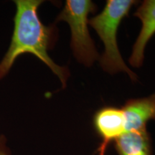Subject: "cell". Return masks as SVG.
I'll list each match as a JSON object with an SVG mask.
<instances>
[{"instance_id":"6da1fadb","label":"cell","mask_w":155,"mask_h":155,"mask_svg":"<svg viewBox=\"0 0 155 155\" xmlns=\"http://www.w3.org/2000/svg\"><path fill=\"white\" fill-rule=\"evenodd\" d=\"M14 28L9 48L0 61V81L10 72L15 61L24 54H31L45 64L66 86L70 73L66 67L56 64L48 51L57 40V29L54 25H44L38 15L42 0H15Z\"/></svg>"},{"instance_id":"8992f818","label":"cell","mask_w":155,"mask_h":155,"mask_svg":"<svg viewBox=\"0 0 155 155\" xmlns=\"http://www.w3.org/2000/svg\"><path fill=\"white\" fill-rule=\"evenodd\" d=\"M121 108L126 119V132L146 129L147 122L155 119V94L128 100Z\"/></svg>"},{"instance_id":"277c9868","label":"cell","mask_w":155,"mask_h":155,"mask_svg":"<svg viewBox=\"0 0 155 155\" xmlns=\"http://www.w3.org/2000/svg\"><path fill=\"white\" fill-rule=\"evenodd\" d=\"M94 125L101 139L97 150L98 155H106L108 144L126 132V119L121 108L105 106L95 114Z\"/></svg>"},{"instance_id":"ba28073f","label":"cell","mask_w":155,"mask_h":155,"mask_svg":"<svg viewBox=\"0 0 155 155\" xmlns=\"http://www.w3.org/2000/svg\"><path fill=\"white\" fill-rule=\"evenodd\" d=\"M0 155H12L5 135L0 134Z\"/></svg>"},{"instance_id":"52a82bcc","label":"cell","mask_w":155,"mask_h":155,"mask_svg":"<svg viewBox=\"0 0 155 155\" xmlns=\"http://www.w3.org/2000/svg\"><path fill=\"white\" fill-rule=\"evenodd\" d=\"M114 141L119 155H152L151 139L147 128L127 131Z\"/></svg>"},{"instance_id":"3957f363","label":"cell","mask_w":155,"mask_h":155,"mask_svg":"<svg viewBox=\"0 0 155 155\" xmlns=\"http://www.w3.org/2000/svg\"><path fill=\"white\" fill-rule=\"evenodd\" d=\"M96 10V5L90 0H67L55 21H64L69 25L73 53L78 61L86 66H91L98 58L88 28V15Z\"/></svg>"},{"instance_id":"5b68a950","label":"cell","mask_w":155,"mask_h":155,"mask_svg":"<svg viewBox=\"0 0 155 155\" xmlns=\"http://www.w3.org/2000/svg\"><path fill=\"white\" fill-rule=\"evenodd\" d=\"M134 16L142 22L140 33L134 45L129 63L135 68L141 67L147 42L155 34V0L144 1L136 11Z\"/></svg>"},{"instance_id":"7a4b0ae2","label":"cell","mask_w":155,"mask_h":155,"mask_svg":"<svg viewBox=\"0 0 155 155\" xmlns=\"http://www.w3.org/2000/svg\"><path fill=\"white\" fill-rule=\"evenodd\" d=\"M135 3L133 0H108L101 12L88 21L104 45V53L100 61L104 71L109 73L124 72L133 81L137 80V75L127 67L121 57L116 35L122 19L128 16Z\"/></svg>"}]
</instances>
